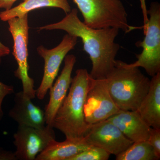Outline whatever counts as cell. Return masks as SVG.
<instances>
[{"label": "cell", "instance_id": "8", "mask_svg": "<svg viewBox=\"0 0 160 160\" xmlns=\"http://www.w3.org/2000/svg\"><path fill=\"white\" fill-rule=\"evenodd\" d=\"M78 38L67 33L59 45L52 49H48L43 46L37 48L38 54L42 58L45 63L42 82L36 92V96L39 99L45 98L57 77L63 60L77 44Z\"/></svg>", "mask_w": 160, "mask_h": 160}, {"label": "cell", "instance_id": "14", "mask_svg": "<svg viewBox=\"0 0 160 160\" xmlns=\"http://www.w3.org/2000/svg\"><path fill=\"white\" fill-rule=\"evenodd\" d=\"M91 146L84 137L66 139L62 142L52 140L44 151L38 155L36 160H69Z\"/></svg>", "mask_w": 160, "mask_h": 160}, {"label": "cell", "instance_id": "1", "mask_svg": "<svg viewBox=\"0 0 160 160\" xmlns=\"http://www.w3.org/2000/svg\"><path fill=\"white\" fill-rule=\"evenodd\" d=\"M42 30H63L81 39L83 49L89 55L92 67L89 74L93 79H103L114 68L120 46L115 42L120 30L109 28L95 29L86 26L79 18L76 8L71 9L58 22L38 28Z\"/></svg>", "mask_w": 160, "mask_h": 160}, {"label": "cell", "instance_id": "24", "mask_svg": "<svg viewBox=\"0 0 160 160\" xmlns=\"http://www.w3.org/2000/svg\"><path fill=\"white\" fill-rule=\"evenodd\" d=\"M10 53V49L3 44L0 41V65L2 63V58L6 56L9 55Z\"/></svg>", "mask_w": 160, "mask_h": 160}, {"label": "cell", "instance_id": "6", "mask_svg": "<svg viewBox=\"0 0 160 160\" xmlns=\"http://www.w3.org/2000/svg\"><path fill=\"white\" fill-rule=\"evenodd\" d=\"M13 41V54L18 64L14 76L21 80L24 96L32 99L36 97L34 80L29 77L28 63L29 26L28 14L7 21Z\"/></svg>", "mask_w": 160, "mask_h": 160}, {"label": "cell", "instance_id": "4", "mask_svg": "<svg viewBox=\"0 0 160 160\" xmlns=\"http://www.w3.org/2000/svg\"><path fill=\"white\" fill-rule=\"evenodd\" d=\"M84 19L83 22L93 29L117 28L129 33L141 27L128 22V13L121 0H72Z\"/></svg>", "mask_w": 160, "mask_h": 160}, {"label": "cell", "instance_id": "17", "mask_svg": "<svg viewBox=\"0 0 160 160\" xmlns=\"http://www.w3.org/2000/svg\"><path fill=\"white\" fill-rule=\"evenodd\" d=\"M116 160H159L148 141L133 142L125 151L116 156Z\"/></svg>", "mask_w": 160, "mask_h": 160}, {"label": "cell", "instance_id": "9", "mask_svg": "<svg viewBox=\"0 0 160 160\" xmlns=\"http://www.w3.org/2000/svg\"><path fill=\"white\" fill-rule=\"evenodd\" d=\"M120 110L109 93L105 79L92 78L84 106L86 122L91 125L108 119Z\"/></svg>", "mask_w": 160, "mask_h": 160}, {"label": "cell", "instance_id": "20", "mask_svg": "<svg viewBox=\"0 0 160 160\" xmlns=\"http://www.w3.org/2000/svg\"><path fill=\"white\" fill-rule=\"evenodd\" d=\"M13 93H14V90L13 86L6 85L0 82V121L2 120L4 116L2 108L3 100L6 96Z\"/></svg>", "mask_w": 160, "mask_h": 160}, {"label": "cell", "instance_id": "11", "mask_svg": "<svg viewBox=\"0 0 160 160\" xmlns=\"http://www.w3.org/2000/svg\"><path fill=\"white\" fill-rule=\"evenodd\" d=\"M76 62V57L74 55L66 56L62 70L49 89L50 97L45 111L46 125L52 127L57 112L65 100L71 85L72 72Z\"/></svg>", "mask_w": 160, "mask_h": 160}, {"label": "cell", "instance_id": "16", "mask_svg": "<svg viewBox=\"0 0 160 160\" xmlns=\"http://www.w3.org/2000/svg\"><path fill=\"white\" fill-rule=\"evenodd\" d=\"M52 7L62 9L66 14L71 10L68 0H23L18 6L0 12V20L3 22L28 14L35 9Z\"/></svg>", "mask_w": 160, "mask_h": 160}, {"label": "cell", "instance_id": "12", "mask_svg": "<svg viewBox=\"0 0 160 160\" xmlns=\"http://www.w3.org/2000/svg\"><path fill=\"white\" fill-rule=\"evenodd\" d=\"M117 126L123 134L133 142L146 141L152 128L142 118L137 110H120L107 119Z\"/></svg>", "mask_w": 160, "mask_h": 160}, {"label": "cell", "instance_id": "15", "mask_svg": "<svg viewBox=\"0 0 160 160\" xmlns=\"http://www.w3.org/2000/svg\"><path fill=\"white\" fill-rule=\"evenodd\" d=\"M137 111L151 128L160 129V72L152 77L149 91Z\"/></svg>", "mask_w": 160, "mask_h": 160}, {"label": "cell", "instance_id": "23", "mask_svg": "<svg viewBox=\"0 0 160 160\" xmlns=\"http://www.w3.org/2000/svg\"><path fill=\"white\" fill-rule=\"evenodd\" d=\"M18 0H0V9L8 10L12 8L15 2Z\"/></svg>", "mask_w": 160, "mask_h": 160}, {"label": "cell", "instance_id": "21", "mask_svg": "<svg viewBox=\"0 0 160 160\" xmlns=\"http://www.w3.org/2000/svg\"><path fill=\"white\" fill-rule=\"evenodd\" d=\"M140 6H141V9L142 12L143 22H144V25L143 26V30L146 29V26H147L149 18H148V9L146 6V0H139Z\"/></svg>", "mask_w": 160, "mask_h": 160}, {"label": "cell", "instance_id": "2", "mask_svg": "<svg viewBox=\"0 0 160 160\" xmlns=\"http://www.w3.org/2000/svg\"><path fill=\"white\" fill-rule=\"evenodd\" d=\"M91 80L86 69H78L72 80L69 93L57 112L52 127L62 132L66 139L83 138L89 128L85 121L84 106Z\"/></svg>", "mask_w": 160, "mask_h": 160}, {"label": "cell", "instance_id": "3", "mask_svg": "<svg viewBox=\"0 0 160 160\" xmlns=\"http://www.w3.org/2000/svg\"><path fill=\"white\" fill-rule=\"evenodd\" d=\"M108 90L120 110H137L148 93L150 80L138 67L116 61L112 71L104 79Z\"/></svg>", "mask_w": 160, "mask_h": 160}, {"label": "cell", "instance_id": "7", "mask_svg": "<svg viewBox=\"0 0 160 160\" xmlns=\"http://www.w3.org/2000/svg\"><path fill=\"white\" fill-rule=\"evenodd\" d=\"M17 159L35 160L52 140H56L53 128L46 125L42 128L18 126L13 135Z\"/></svg>", "mask_w": 160, "mask_h": 160}, {"label": "cell", "instance_id": "19", "mask_svg": "<svg viewBox=\"0 0 160 160\" xmlns=\"http://www.w3.org/2000/svg\"><path fill=\"white\" fill-rule=\"evenodd\" d=\"M154 150L155 153L159 159L160 158V129L152 128L148 140Z\"/></svg>", "mask_w": 160, "mask_h": 160}, {"label": "cell", "instance_id": "22", "mask_svg": "<svg viewBox=\"0 0 160 160\" xmlns=\"http://www.w3.org/2000/svg\"><path fill=\"white\" fill-rule=\"evenodd\" d=\"M14 152L0 148V160H17Z\"/></svg>", "mask_w": 160, "mask_h": 160}, {"label": "cell", "instance_id": "13", "mask_svg": "<svg viewBox=\"0 0 160 160\" xmlns=\"http://www.w3.org/2000/svg\"><path fill=\"white\" fill-rule=\"evenodd\" d=\"M9 116L18 126L42 128L46 124L45 111L35 105L31 99L24 96L22 91L15 94L14 105Z\"/></svg>", "mask_w": 160, "mask_h": 160}, {"label": "cell", "instance_id": "10", "mask_svg": "<svg viewBox=\"0 0 160 160\" xmlns=\"http://www.w3.org/2000/svg\"><path fill=\"white\" fill-rule=\"evenodd\" d=\"M84 138L91 146L102 148L116 156L133 143L107 119L89 125Z\"/></svg>", "mask_w": 160, "mask_h": 160}, {"label": "cell", "instance_id": "18", "mask_svg": "<svg viewBox=\"0 0 160 160\" xmlns=\"http://www.w3.org/2000/svg\"><path fill=\"white\" fill-rule=\"evenodd\" d=\"M110 155L105 149L92 146L89 149L72 157L69 160H107Z\"/></svg>", "mask_w": 160, "mask_h": 160}, {"label": "cell", "instance_id": "5", "mask_svg": "<svg viewBox=\"0 0 160 160\" xmlns=\"http://www.w3.org/2000/svg\"><path fill=\"white\" fill-rule=\"evenodd\" d=\"M149 21L143 30L145 38L136 43L137 47L142 48L140 54H136L137 60L128 64L130 67H142L147 74L153 77L160 72V5L152 2L148 9Z\"/></svg>", "mask_w": 160, "mask_h": 160}]
</instances>
